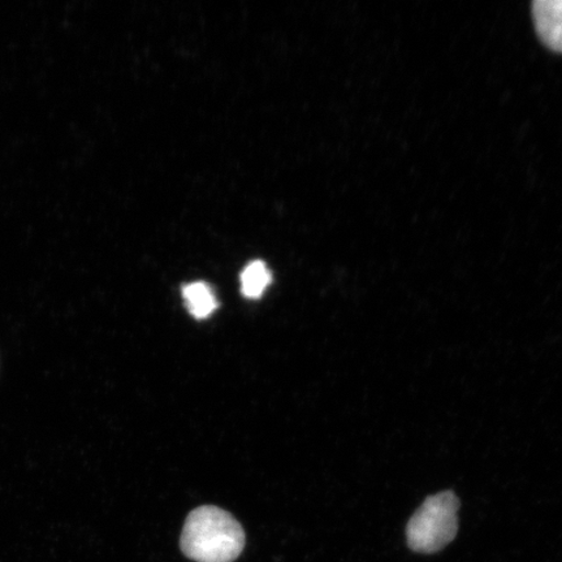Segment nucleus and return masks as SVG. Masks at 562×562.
Segmentation results:
<instances>
[{"label": "nucleus", "instance_id": "f257e3e1", "mask_svg": "<svg viewBox=\"0 0 562 562\" xmlns=\"http://www.w3.org/2000/svg\"><path fill=\"white\" fill-rule=\"evenodd\" d=\"M243 526L228 512L201 507L188 516L180 547L195 562H234L244 551Z\"/></svg>", "mask_w": 562, "mask_h": 562}, {"label": "nucleus", "instance_id": "7ed1b4c3", "mask_svg": "<svg viewBox=\"0 0 562 562\" xmlns=\"http://www.w3.org/2000/svg\"><path fill=\"white\" fill-rule=\"evenodd\" d=\"M532 15L543 44L562 53V0H536Z\"/></svg>", "mask_w": 562, "mask_h": 562}, {"label": "nucleus", "instance_id": "20e7f679", "mask_svg": "<svg viewBox=\"0 0 562 562\" xmlns=\"http://www.w3.org/2000/svg\"><path fill=\"white\" fill-rule=\"evenodd\" d=\"M182 297H184L189 313H191L195 319H206L213 314L220 304L211 288L202 281L196 283L188 284L182 288Z\"/></svg>", "mask_w": 562, "mask_h": 562}, {"label": "nucleus", "instance_id": "f03ea898", "mask_svg": "<svg viewBox=\"0 0 562 562\" xmlns=\"http://www.w3.org/2000/svg\"><path fill=\"white\" fill-rule=\"evenodd\" d=\"M459 498L451 491L427 497L406 526L407 547L432 554L446 548L459 531Z\"/></svg>", "mask_w": 562, "mask_h": 562}, {"label": "nucleus", "instance_id": "39448f33", "mask_svg": "<svg viewBox=\"0 0 562 562\" xmlns=\"http://www.w3.org/2000/svg\"><path fill=\"white\" fill-rule=\"evenodd\" d=\"M270 284L271 273L262 261H255L245 267L241 273V292L246 299H261Z\"/></svg>", "mask_w": 562, "mask_h": 562}]
</instances>
